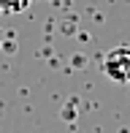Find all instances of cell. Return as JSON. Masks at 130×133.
<instances>
[{
    "instance_id": "6da1fadb",
    "label": "cell",
    "mask_w": 130,
    "mask_h": 133,
    "mask_svg": "<svg viewBox=\"0 0 130 133\" xmlns=\"http://www.w3.org/2000/svg\"><path fill=\"white\" fill-rule=\"evenodd\" d=\"M103 74L117 84H130V46H117L106 54Z\"/></svg>"
},
{
    "instance_id": "7a4b0ae2",
    "label": "cell",
    "mask_w": 130,
    "mask_h": 133,
    "mask_svg": "<svg viewBox=\"0 0 130 133\" xmlns=\"http://www.w3.org/2000/svg\"><path fill=\"white\" fill-rule=\"evenodd\" d=\"M30 5V0H0V14H19Z\"/></svg>"
}]
</instances>
